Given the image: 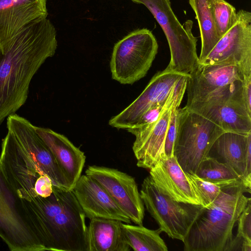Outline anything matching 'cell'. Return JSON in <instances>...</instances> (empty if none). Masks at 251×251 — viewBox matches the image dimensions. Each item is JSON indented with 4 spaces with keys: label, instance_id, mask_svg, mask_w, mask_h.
Instances as JSON below:
<instances>
[{
    "label": "cell",
    "instance_id": "obj_6",
    "mask_svg": "<svg viewBox=\"0 0 251 251\" xmlns=\"http://www.w3.org/2000/svg\"><path fill=\"white\" fill-rule=\"evenodd\" d=\"M243 81L237 80L185 107L215 123L225 131L251 133V112L246 105Z\"/></svg>",
    "mask_w": 251,
    "mask_h": 251
},
{
    "label": "cell",
    "instance_id": "obj_4",
    "mask_svg": "<svg viewBox=\"0 0 251 251\" xmlns=\"http://www.w3.org/2000/svg\"><path fill=\"white\" fill-rule=\"evenodd\" d=\"M224 131L185 106L177 109L174 156L185 173L195 174L214 141Z\"/></svg>",
    "mask_w": 251,
    "mask_h": 251
},
{
    "label": "cell",
    "instance_id": "obj_24",
    "mask_svg": "<svg viewBox=\"0 0 251 251\" xmlns=\"http://www.w3.org/2000/svg\"><path fill=\"white\" fill-rule=\"evenodd\" d=\"M186 174L204 207L212 203L222 191V187L202 179L195 174Z\"/></svg>",
    "mask_w": 251,
    "mask_h": 251
},
{
    "label": "cell",
    "instance_id": "obj_20",
    "mask_svg": "<svg viewBox=\"0 0 251 251\" xmlns=\"http://www.w3.org/2000/svg\"><path fill=\"white\" fill-rule=\"evenodd\" d=\"M194 10L199 27L201 38V51L199 63L203 61L220 39L213 21L209 0H189Z\"/></svg>",
    "mask_w": 251,
    "mask_h": 251
},
{
    "label": "cell",
    "instance_id": "obj_3",
    "mask_svg": "<svg viewBox=\"0 0 251 251\" xmlns=\"http://www.w3.org/2000/svg\"><path fill=\"white\" fill-rule=\"evenodd\" d=\"M86 217L72 190L54 186L37 226V241L44 251H87Z\"/></svg>",
    "mask_w": 251,
    "mask_h": 251
},
{
    "label": "cell",
    "instance_id": "obj_22",
    "mask_svg": "<svg viewBox=\"0 0 251 251\" xmlns=\"http://www.w3.org/2000/svg\"><path fill=\"white\" fill-rule=\"evenodd\" d=\"M122 229L130 249L135 251H167L168 248L160 236V231L148 229L143 225L122 223Z\"/></svg>",
    "mask_w": 251,
    "mask_h": 251
},
{
    "label": "cell",
    "instance_id": "obj_19",
    "mask_svg": "<svg viewBox=\"0 0 251 251\" xmlns=\"http://www.w3.org/2000/svg\"><path fill=\"white\" fill-rule=\"evenodd\" d=\"M123 222L113 219H90L87 231V251H129Z\"/></svg>",
    "mask_w": 251,
    "mask_h": 251
},
{
    "label": "cell",
    "instance_id": "obj_2",
    "mask_svg": "<svg viewBox=\"0 0 251 251\" xmlns=\"http://www.w3.org/2000/svg\"><path fill=\"white\" fill-rule=\"evenodd\" d=\"M244 184L222 188L214 201L203 207L184 238L185 251H226L233 237L237 219L250 198Z\"/></svg>",
    "mask_w": 251,
    "mask_h": 251
},
{
    "label": "cell",
    "instance_id": "obj_16",
    "mask_svg": "<svg viewBox=\"0 0 251 251\" xmlns=\"http://www.w3.org/2000/svg\"><path fill=\"white\" fill-rule=\"evenodd\" d=\"M48 15L46 0H0V45Z\"/></svg>",
    "mask_w": 251,
    "mask_h": 251
},
{
    "label": "cell",
    "instance_id": "obj_25",
    "mask_svg": "<svg viewBox=\"0 0 251 251\" xmlns=\"http://www.w3.org/2000/svg\"><path fill=\"white\" fill-rule=\"evenodd\" d=\"M236 236L251 242V201H250L237 219Z\"/></svg>",
    "mask_w": 251,
    "mask_h": 251
},
{
    "label": "cell",
    "instance_id": "obj_18",
    "mask_svg": "<svg viewBox=\"0 0 251 251\" xmlns=\"http://www.w3.org/2000/svg\"><path fill=\"white\" fill-rule=\"evenodd\" d=\"M250 153L251 133L243 135L224 131L214 141L207 157L228 165L244 180L246 158Z\"/></svg>",
    "mask_w": 251,
    "mask_h": 251
},
{
    "label": "cell",
    "instance_id": "obj_26",
    "mask_svg": "<svg viewBox=\"0 0 251 251\" xmlns=\"http://www.w3.org/2000/svg\"><path fill=\"white\" fill-rule=\"evenodd\" d=\"M178 108L175 109L173 113L165 139L164 154L168 157L174 156V147L176 131V112Z\"/></svg>",
    "mask_w": 251,
    "mask_h": 251
},
{
    "label": "cell",
    "instance_id": "obj_5",
    "mask_svg": "<svg viewBox=\"0 0 251 251\" xmlns=\"http://www.w3.org/2000/svg\"><path fill=\"white\" fill-rule=\"evenodd\" d=\"M131 1L148 9L166 36L171 59L165 70L188 76L199 64L198 40L191 32L193 22L187 21V25H182L173 11L170 0Z\"/></svg>",
    "mask_w": 251,
    "mask_h": 251
},
{
    "label": "cell",
    "instance_id": "obj_7",
    "mask_svg": "<svg viewBox=\"0 0 251 251\" xmlns=\"http://www.w3.org/2000/svg\"><path fill=\"white\" fill-rule=\"evenodd\" d=\"M158 49L157 40L148 29L130 32L113 48L110 62L112 78L123 84H132L144 77Z\"/></svg>",
    "mask_w": 251,
    "mask_h": 251
},
{
    "label": "cell",
    "instance_id": "obj_12",
    "mask_svg": "<svg viewBox=\"0 0 251 251\" xmlns=\"http://www.w3.org/2000/svg\"><path fill=\"white\" fill-rule=\"evenodd\" d=\"M186 88L181 90L173 103L155 122L140 128L127 129L135 136L132 150L138 167L150 169L164 153L165 139L173 113L179 107Z\"/></svg>",
    "mask_w": 251,
    "mask_h": 251
},
{
    "label": "cell",
    "instance_id": "obj_8",
    "mask_svg": "<svg viewBox=\"0 0 251 251\" xmlns=\"http://www.w3.org/2000/svg\"><path fill=\"white\" fill-rule=\"evenodd\" d=\"M140 194L144 206L160 232L182 242L203 207L172 199L159 190L150 176L144 179Z\"/></svg>",
    "mask_w": 251,
    "mask_h": 251
},
{
    "label": "cell",
    "instance_id": "obj_15",
    "mask_svg": "<svg viewBox=\"0 0 251 251\" xmlns=\"http://www.w3.org/2000/svg\"><path fill=\"white\" fill-rule=\"evenodd\" d=\"M245 76L236 66L199 64L187 79V103L200 100Z\"/></svg>",
    "mask_w": 251,
    "mask_h": 251
},
{
    "label": "cell",
    "instance_id": "obj_1",
    "mask_svg": "<svg viewBox=\"0 0 251 251\" xmlns=\"http://www.w3.org/2000/svg\"><path fill=\"white\" fill-rule=\"evenodd\" d=\"M57 47L56 31L47 18L0 45V125L24 105L33 77Z\"/></svg>",
    "mask_w": 251,
    "mask_h": 251
},
{
    "label": "cell",
    "instance_id": "obj_27",
    "mask_svg": "<svg viewBox=\"0 0 251 251\" xmlns=\"http://www.w3.org/2000/svg\"><path fill=\"white\" fill-rule=\"evenodd\" d=\"M243 93L247 109L251 112V76L244 77Z\"/></svg>",
    "mask_w": 251,
    "mask_h": 251
},
{
    "label": "cell",
    "instance_id": "obj_17",
    "mask_svg": "<svg viewBox=\"0 0 251 251\" xmlns=\"http://www.w3.org/2000/svg\"><path fill=\"white\" fill-rule=\"evenodd\" d=\"M35 128L54 155L72 190L81 175L86 160L84 153L64 135L48 128Z\"/></svg>",
    "mask_w": 251,
    "mask_h": 251
},
{
    "label": "cell",
    "instance_id": "obj_13",
    "mask_svg": "<svg viewBox=\"0 0 251 251\" xmlns=\"http://www.w3.org/2000/svg\"><path fill=\"white\" fill-rule=\"evenodd\" d=\"M86 218H103L130 224L125 212L98 181L86 175H81L72 190Z\"/></svg>",
    "mask_w": 251,
    "mask_h": 251
},
{
    "label": "cell",
    "instance_id": "obj_23",
    "mask_svg": "<svg viewBox=\"0 0 251 251\" xmlns=\"http://www.w3.org/2000/svg\"><path fill=\"white\" fill-rule=\"evenodd\" d=\"M217 34L221 38L237 19L235 8L225 0H209Z\"/></svg>",
    "mask_w": 251,
    "mask_h": 251
},
{
    "label": "cell",
    "instance_id": "obj_21",
    "mask_svg": "<svg viewBox=\"0 0 251 251\" xmlns=\"http://www.w3.org/2000/svg\"><path fill=\"white\" fill-rule=\"evenodd\" d=\"M195 174L202 179L222 188L246 184L244 179L228 165L206 157L199 164Z\"/></svg>",
    "mask_w": 251,
    "mask_h": 251
},
{
    "label": "cell",
    "instance_id": "obj_9",
    "mask_svg": "<svg viewBox=\"0 0 251 251\" xmlns=\"http://www.w3.org/2000/svg\"><path fill=\"white\" fill-rule=\"evenodd\" d=\"M200 64L237 66L245 77L251 76V13L240 10L233 25Z\"/></svg>",
    "mask_w": 251,
    "mask_h": 251
},
{
    "label": "cell",
    "instance_id": "obj_11",
    "mask_svg": "<svg viewBox=\"0 0 251 251\" xmlns=\"http://www.w3.org/2000/svg\"><path fill=\"white\" fill-rule=\"evenodd\" d=\"M184 76L165 69L158 72L136 99L110 119L109 125L119 129L126 130L134 126L150 108L170 97Z\"/></svg>",
    "mask_w": 251,
    "mask_h": 251
},
{
    "label": "cell",
    "instance_id": "obj_14",
    "mask_svg": "<svg viewBox=\"0 0 251 251\" xmlns=\"http://www.w3.org/2000/svg\"><path fill=\"white\" fill-rule=\"evenodd\" d=\"M150 176L159 190L180 202L202 206L201 199L174 156L162 153L155 165L150 169Z\"/></svg>",
    "mask_w": 251,
    "mask_h": 251
},
{
    "label": "cell",
    "instance_id": "obj_10",
    "mask_svg": "<svg viewBox=\"0 0 251 251\" xmlns=\"http://www.w3.org/2000/svg\"><path fill=\"white\" fill-rule=\"evenodd\" d=\"M85 175L103 187L131 222L143 225L145 206L132 176L117 169L96 165L88 166Z\"/></svg>",
    "mask_w": 251,
    "mask_h": 251
}]
</instances>
